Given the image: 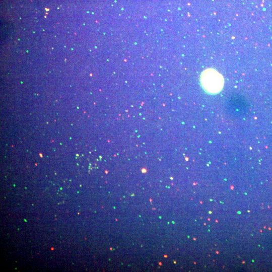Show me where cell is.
<instances>
[{
    "label": "cell",
    "instance_id": "cell-1",
    "mask_svg": "<svg viewBox=\"0 0 272 272\" xmlns=\"http://www.w3.org/2000/svg\"><path fill=\"white\" fill-rule=\"evenodd\" d=\"M203 89L210 94H217L221 91L224 85L223 76L216 70L208 68L205 70L200 77Z\"/></svg>",
    "mask_w": 272,
    "mask_h": 272
}]
</instances>
